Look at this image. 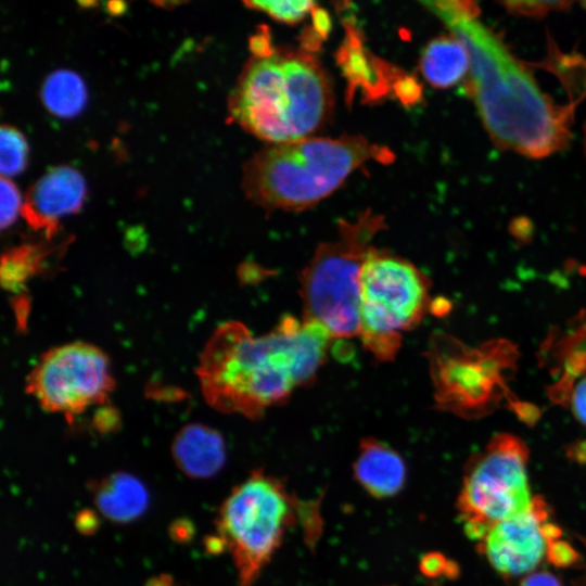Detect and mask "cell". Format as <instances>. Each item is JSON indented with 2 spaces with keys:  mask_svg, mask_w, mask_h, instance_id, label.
I'll use <instances>...</instances> for the list:
<instances>
[{
  "mask_svg": "<svg viewBox=\"0 0 586 586\" xmlns=\"http://www.w3.org/2000/svg\"><path fill=\"white\" fill-rule=\"evenodd\" d=\"M171 454L177 467L189 477L214 476L226 462V444L215 429L191 423L174 437Z\"/></svg>",
  "mask_w": 586,
  "mask_h": 586,
  "instance_id": "4fadbf2b",
  "label": "cell"
},
{
  "mask_svg": "<svg viewBox=\"0 0 586 586\" xmlns=\"http://www.w3.org/2000/svg\"><path fill=\"white\" fill-rule=\"evenodd\" d=\"M583 144H584V152L586 154V126L584 128V140H583Z\"/></svg>",
  "mask_w": 586,
  "mask_h": 586,
  "instance_id": "f1b7e54d",
  "label": "cell"
},
{
  "mask_svg": "<svg viewBox=\"0 0 586 586\" xmlns=\"http://www.w3.org/2000/svg\"><path fill=\"white\" fill-rule=\"evenodd\" d=\"M41 99L50 113L64 118L73 117L86 104V86L75 72L58 69L44 79Z\"/></svg>",
  "mask_w": 586,
  "mask_h": 586,
  "instance_id": "2e32d148",
  "label": "cell"
},
{
  "mask_svg": "<svg viewBox=\"0 0 586 586\" xmlns=\"http://www.w3.org/2000/svg\"><path fill=\"white\" fill-rule=\"evenodd\" d=\"M572 410L574 417L586 425V377L576 385L572 395Z\"/></svg>",
  "mask_w": 586,
  "mask_h": 586,
  "instance_id": "7402d4cb",
  "label": "cell"
},
{
  "mask_svg": "<svg viewBox=\"0 0 586 586\" xmlns=\"http://www.w3.org/2000/svg\"><path fill=\"white\" fill-rule=\"evenodd\" d=\"M0 198L1 228L4 229L15 221L22 205L17 188L9 178L2 176L0 180Z\"/></svg>",
  "mask_w": 586,
  "mask_h": 586,
  "instance_id": "ffe728a7",
  "label": "cell"
},
{
  "mask_svg": "<svg viewBox=\"0 0 586 586\" xmlns=\"http://www.w3.org/2000/svg\"><path fill=\"white\" fill-rule=\"evenodd\" d=\"M470 54V93L495 143L518 154L540 158L570 142L576 103H557L545 92L530 65L479 20L472 1L424 3Z\"/></svg>",
  "mask_w": 586,
  "mask_h": 586,
  "instance_id": "6da1fadb",
  "label": "cell"
},
{
  "mask_svg": "<svg viewBox=\"0 0 586 586\" xmlns=\"http://www.w3.org/2000/svg\"><path fill=\"white\" fill-rule=\"evenodd\" d=\"M430 288L412 263L370 247L359 276L358 337L378 361H392L403 334L422 321L431 306Z\"/></svg>",
  "mask_w": 586,
  "mask_h": 586,
  "instance_id": "8992f818",
  "label": "cell"
},
{
  "mask_svg": "<svg viewBox=\"0 0 586 586\" xmlns=\"http://www.w3.org/2000/svg\"><path fill=\"white\" fill-rule=\"evenodd\" d=\"M528 450L515 435H495L469 462L457 500L468 536L481 540L497 523L526 510Z\"/></svg>",
  "mask_w": 586,
  "mask_h": 586,
  "instance_id": "ba28073f",
  "label": "cell"
},
{
  "mask_svg": "<svg viewBox=\"0 0 586 586\" xmlns=\"http://www.w3.org/2000/svg\"><path fill=\"white\" fill-rule=\"evenodd\" d=\"M384 227V218L370 211L341 221L336 238L321 243L298 276L302 319L333 341L358 336L359 276L370 242Z\"/></svg>",
  "mask_w": 586,
  "mask_h": 586,
  "instance_id": "5b68a950",
  "label": "cell"
},
{
  "mask_svg": "<svg viewBox=\"0 0 586 586\" xmlns=\"http://www.w3.org/2000/svg\"><path fill=\"white\" fill-rule=\"evenodd\" d=\"M373 158L390 160L391 154L356 136L271 144L244 165L243 190L264 208L301 211L334 192L356 168Z\"/></svg>",
  "mask_w": 586,
  "mask_h": 586,
  "instance_id": "277c9868",
  "label": "cell"
},
{
  "mask_svg": "<svg viewBox=\"0 0 586 586\" xmlns=\"http://www.w3.org/2000/svg\"><path fill=\"white\" fill-rule=\"evenodd\" d=\"M329 80L308 53L270 51L244 67L229 100L235 123L271 144L309 138L332 107Z\"/></svg>",
  "mask_w": 586,
  "mask_h": 586,
  "instance_id": "3957f363",
  "label": "cell"
},
{
  "mask_svg": "<svg viewBox=\"0 0 586 586\" xmlns=\"http://www.w3.org/2000/svg\"><path fill=\"white\" fill-rule=\"evenodd\" d=\"M508 11L523 16H544L550 11L563 10L572 5V2H543V1H509L502 3Z\"/></svg>",
  "mask_w": 586,
  "mask_h": 586,
  "instance_id": "44dd1931",
  "label": "cell"
},
{
  "mask_svg": "<svg viewBox=\"0 0 586 586\" xmlns=\"http://www.w3.org/2000/svg\"><path fill=\"white\" fill-rule=\"evenodd\" d=\"M470 66L469 51L455 36L433 39L426 44L420 59L423 77L436 88L455 86L470 72Z\"/></svg>",
  "mask_w": 586,
  "mask_h": 586,
  "instance_id": "9a60e30c",
  "label": "cell"
},
{
  "mask_svg": "<svg viewBox=\"0 0 586 586\" xmlns=\"http://www.w3.org/2000/svg\"><path fill=\"white\" fill-rule=\"evenodd\" d=\"M82 176L73 167L58 166L41 176L27 191L21 214L35 230L53 234L60 219L78 212L86 198Z\"/></svg>",
  "mask_w": 586,
  "mask_h": 586,
  "instance_id": "8fae6325",
  "label": "cell"
},
{
  "mask_svg": "<svg viewBox=\"0 0 586 586\" xmlns=\"http://www.w3.org/2000/svg\"><path fill=\"white\" fill-rule=\"evenodd\" d=\"M245 5L260 10L272 18L294 24L302 21L315 8V3L307 0L295 1H250Z\"/></svg>",
  "mask_w": 586,
  "mask_h": 586,
  "instance_id": "d6986e66",
  "label": "cell"
},
{
  "mask_svg": "<svg viewBox=\"0 0 586 586\" xmlns=\"http://www.w3.org/2000/svg\"><path fill=\"white\" fill-rule=\"evenodd\" d=\"M294 500L281 482L256 470L220 507L217 535L234 562L240 586H252L280 546Z\"/></svg>",
  "mask_w": 586,
  "mask_h": 586,
  "instance_id": "52a82bcc",
  "label": "cell"
},
{
  "mask_svg": "<svg viewBox=\"0 0 586 586\" xmlns=\"http://www.w3.org/2000/svg\"><path fill=\"white\" fill-rule=\"evenodd\" d=\"M332 342L319 324L289 315L258 336L242 322H224L200 356L203 396L218 411L259 419L315 380Z\"/></svg>",
  "mask_w": 586,
  "mask_h": 586,
  "instance_id": "7a4b0ae2",
  "label": "cell"
},
{
  "mask_svg": "<svg viewBox=\"0 0 586 586\" xmlns=\"http://www.w3.org/2000/svg\"><path fill=\"white\" fill-rule=\"evenodd\" d=\"M146 586H174V582L169 575L162 574L149 579Z\"/></svg>",
  "mask_w": 586,
  "mask_h": 586,
  "instance_id": "4316f807",
  "label": "cell"
},
{
  "mask_svg": "<svg viewBox=\"0 0 586 586\" xmlns=\"http://www.w3.org/2000/svg\"><path fill=\"white\" fill-rule=\"evenodd\" d=\"M114 380L103 351L72 342L44 353L27 377L26 391L48 411L66 417L104 404Z\"/></svg>",
  "mask_w": 586,
  "mask_h": 586,
  "instance_id": "9c48e42d",
  "label": "cell"
},
{
  "mask_svg": "<svg viewBox=\"0 0 586 586\" xmlns=\"http://www.w3.org/2000/svg\"><path fill=\"white\" fill-rule=\"evenodd\" d=\"M205 548L211 553H219L226 547L221 538L218 535H215V536H209L208 538H206Z\"/></svg>",
  "mask_w": 586,
  "mask_h": 586,
  "instance_id": "484cf974",
  "label": "cell"
},
{
  "mask_svg": "<svg viewBox=\"0 0 586 586\" xmlns=\"http://www.w3.org/2000/svg\"><path fill=\"white\" fill-rule=\"evenodd\" d=\"M43 251L36 245H22L2 257V281L10 290L17 289L35 269L41 259Z\"/></svg>",
  "mask_w": 586,
  "mask_h": 586,
  "instance_id": "e0dca14e",
  "label": "cell"
},
{
  "mask_svg": "<svg viewBox=\"0 0 586 586\" xmlns=\"http://www.w3.org/2000/svg\"><path fill=\"white\" fill-rule=\"evenodd\" d=\"M27 143L16 128L3 125L0 129V171L2 177L22 173L27 162Z\"/></svg>",
  "mask_w": 586,
  "mask_h": 586,
  "instance_id": "ac0fdd59",
  "label": "cell"
},
{
  "mask_svg": "<svg viewBox=\"0 0 586 586\" xmlns=\"http://www.w3.org/2000/svg\"><path fill=\"white\" fill-rule=\"evenodd\" d=\"M126 9V4L124 2H109L107 3V10L113 15H118L123 13Z\"/></svg>",
  "mask_w": 586,
  "mask_h": 586,
  "instance_id": "83f0119b",
  "label": "cell"
},
{
  "mask_svg": "<svg viewBox=\"0 0 586 586\" xmlns=\"http://www.w3.org/2000/svg\"><path fill=\"white\" fill-rule=\"evenodd\" d=\"M519 586H562V584L555 575L543 571L527 574Z\"/></svg>",
  "mask_w": 586,
  "mask_h": 586,
  "instance_id": "d4e9b609",
  "label": "cell"
},
{
  "mask_svg": "<svg viewBox=\"0 0 586 586\" xmlns=\"http://www.w3.org/2000/svg\"><path fill=\"white\" fill-rule=\"evenodd\" d=\"M75 526L84 535L93 534L99 527L95 512L89 509L79 511L75 518Z\"/></svg>",
  "mask_w": 586,
  "mask_h": 586,
  "instance_id": "603a6c76",
  "label": "cell"
},
{
  "mask_svg": "<svg viewBox=\"0 0 586 586\" xmlns=\"http://www.w3.org/2000/svg\"><path fill=\"white\" fill-rule=\"evenodd\" d=\"M548 518L547 504L536 496L526 510L494 525L479 540V551L504 576L532 573L560 535Z\"/></svg>",
  "mask_w": 586,
  "mask_h": 586,
  "instance_id": "30bf717a",
  "label": "cell"
},
{
  "mask_svg": "<svg viewBox=\"0 0 586 586\" xmlns=\"http://www.w3.org/2000/svg\"><path fill=\"white\" fill-rule=\"evenodd\" d=\"M353 471L365 491L380 499L398 494L407 475L400 455L374 437H366L360 442Z\"/></svg>",
  "mask_w": 586,
  "mask_h": 586,
  "instance_id": "7c38bea8",
  "label": "cell"
},
{
  "mask_svg": "<svg viewBox=\"0 0 586 586\" xmlns=\"http://www.w3.org/2000/svg\"><path fill=\"white\" fill-rule=\"evenodd\" d=\"M98 510L110 521L128 523L141 517L149 506L144 484L127 472H114L92 486Z\"/></svg>",
  "mask_w": 586,
  "mask_h": 586,
  "instance_id": "5bb4252c",
  "label": "cell"
},
{
  "mask_svg": "<svg viewBox=\"0 0 586 586\" xmlns=\"http://www.w3.org/2000/svg\"><path fill=\"white\" fill-rule=\"evenodd\" d=\"M170 537L178 543L190 540L194 534V527L190 520H175L169 526Z\"/></svg>",
  "mask_w": 586,
  "mask_h": 586,
  "instance_id": "cb8c5ba5",
  "label": "cell"
}]
</instances>
